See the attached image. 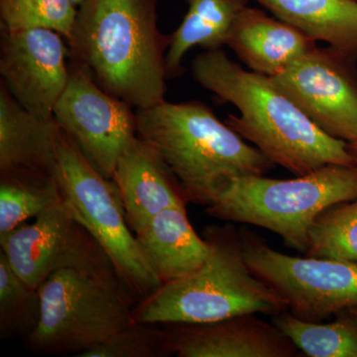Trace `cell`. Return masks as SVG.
<instances>
[{
    "instance_id": "obj_10",
    "label": "cell",
    "mask_w": 357,
    "mask_h": 357,
    "mask_svg": "<svg viewBox=\"0 0 357 357\" xmlns=\"http://www.w3.org/2000/svg\"><path fill=\"white\" fill-rule=\"evenodd\" d=\"M357 60L333 47H314L272 77L324 132L357 143Z\"/></svg>"
},
{
    "instance_id": "obj_14",
    "label": "cell",
    "mask_w": 357,
    "mask_h": 357,
    "mask_svg": "<svg viewBox=\"0 0 357 357\" xmlns=\"http://www.w3.org/2000/svg\"><path fill=\"white\" fill-rule=\"evenodd\" d=\"M112 180L134 234L166 208L189 203L172 171L138 136L119 157Z\"/></svg>"
},
{
    "instance_id": "obj_12",
    "label": "cell",
    "mask_w": 357,
    "mask_h": 357,
    "mask_svg": "<svg viewBox=\"0 0 357 357\" xmlns=\"http://www.w3.org/2000/svg\"><path fill=\"white\" fill-rule=\"evenodd\" d=\"M62 35L35 28L2 30L0 74L14 100L30 114L54 119V109L70 79Z\"/></svg>"
},
{
    "instance_id": "obj_4",
    "label": "cell",
    "mask_w": 357,
    "mask_h": 357,
    "mask_svg": "<svg viewBox=\"0 0 357 357\" xmlns=\"http://www.w3.org/2000/svg\"><path fill=\"white\" fill-rule=\"evenodd\" d=\"M203 234L210 249L206 261L192 273L162 284L142 298L134 306L133 324H204L288 311L286 301L249 268L241 230L211 225Z\"/></svg>"
},
{
    "instance_id": "obj_24",
    "label": "cell",
    "mask_w": 357,
    "mask_h": 357,
    "mask_svg": "<svg viewBox=\"0 0 357 357\" xmlns=\"http://www.w3.org/2000/svg\"><path fill=\"white\" fill-rule=\"evenodd\" d=\"M40 298L37 289L28 286L14 271L0 251V328L2 333H26L37 325Z\"/></svg>"
},
{
    "instance_id": "obj_11",
    "label": "cell",
    "mask_w": 357,
    "mask_h": 357,
    "mask_svg": "<svg viewBox=\"0 0 357 357\" xmlns=\"http://www.w3.org/2000/svg\"><path fill=\"white\" fill-rule=\"evenodd\" d=\"M0 245L16 274L37 290L51 274L64 268L114 266L63 202L41 213L31 225L0 236Z\"/></svg>"
},
{
    "instance_id": "obj_22",
    "label": "cell",
    "mask_w": 357,
    "mask_h": 357,
    "mask_svg": "<svg viewBox=\"0 0 357 357\" xmlns=\"http://www.w3.org/2000/svg\"><path fill=\"white\" fill-rule=\"evenodd\" d=\"M306 256L357 263V199L335 204L317 218Z\"/></svg>"
},
{
    "instance_id": "obj_26",
    "label": "cell",
    "mask_w": 357,
    "mask_h": 357,
    "mask_svg": "<svg viewBox=\"0 0 357 357\" xmlns=\"http://www.w3.org/2000/svg\"><path fill=\"white\" fill-rule=\"evenodd\" d=\"M347 149H349V153L354 159L357 166V143H347Z\"/></svg>"
},
{
    "instance_id": "obj_3",
    "label": "cell",
    "mask_w": 357,
    "mask_h": 357,
    "mask_svg": "<svg viewBox=\"0 0 357 357\" xmlns=\"http://www.w3.org/2000/svg\"><path fill=\"white\" fill-rule=\"evenodd\" d=\"M137 135L172 171L189 203L208 206L232 181L263 176L274 164L199 102H163L136 110Z\"/></svg>"
},
{
    "instance_id": "obj_21",
    "label": "cell",
    "mask_w": 357,
    "mask_h": 357,
    "mask_svg": "<svg viewBox=\"0 0 357 357\" xmlns=\"http://www.w3.org/2000/svg\"><path fill=\"white\" fill-rule=\"evenodd\" d=\"M273 324L302 354L310 357H357V319L347 311L328 324L305 321L282 312Z\"/></svg>"
},
{
    "instance_id": "obj_5",
    "label": "cell",
    "mask_w": 357,
    "mask_h": 357,
    "mask_svg": "<svg viewBox=\"0 0 357 357\" xmlns=\"http://www.w3.org/2000/svg\"><path fill=\"white\" fill-rule=\"evenodd\" d=\"M38 292V321L27 335L38 354H79L133 325L135 298L112 265L58 270Z\"/></svg>"
},
{
    "instance_id": "obj_27",
    "label": "cell",
    "mask_w": 357,
    "mask_h": 357,
    "mask_svg": "<svg viewBox=\"0 0 357 357\" xmlns=\"http://www.w3.org/2000/svg\"><path fill=\"white\" fill-rule=\"evenodd\" d=\"M347 311L357 319V307H352V309L347 310Z\"/></svg>"
},
{
    "instance_id": "obj_17",
    "label": "cell",
    "mask_w": 357,
    "mask_h": 357,
    "mask_svg": "<svg viewBox=\"0 0 357 357\" xmlns=\"http://www.w3.org/2000/svg\"><path fill=\"white\" fill-rule=\"evenodd\" d=\"M185 206L166 208L135 234L162 284L196 271L210 252L192 229Z\"/></svg>"
},
{
    "instance_id": "obj_7",
    "label": "cell",
    "mask_w": 357,
    "mask_h": 357,
    "mask_svg": "<svg viewBox=\"0 0 357 357\" xmlns=\"http://www.w3.org/2000/svg\"><path fill=\"white\" fill-rule=\"evenodd\" d=\"M54 177L70 215L107 253L133 297L142 299L161 287L162 281L129 227L114 181L98 173L62 130Z\"/></svg>"
},
{
    "instance_id": "obj_16",
    "label": "cell",
    "mask_w": 357,
    "mask_h": 357,
    "mask_svg": "<svg viewBox=\"0 0 357 357\" xmlns=\"http://www.w3.org/2000/svg\"><path fill=\"white\" fill-rule=\"evenodd\" d=\"M61 128L55 119L30 114L2 84L0 89V172L28 170L53 176Z\"/></svg>"
},
{
    "instance_id": "obj_18",
    "label": "cell",
    "mask_w": 357,
    "mask_h": 357,
    "mask_svg": "<svg viewBox=\"0 0 357 357\" xmlns=\"http://www.w3.org/2000/svg\"><path fill=\"white\" fill-rule=\"evenodd\" d=\"M275 17L357 60V0H255Z\"/></svg>"
},
{
    "instance_id": "obj_23",
    "label": "cell",
    "mask_w": 357,
    "mask_h": 357,
    "mask_svg": "<svg viewBox=\"0 0 357 357\" xmlns=\"http://www.w3.org/2000/svg\"><path fill=\"white\" fill-rule=\"evenodd\" d=\"M77 6L73 0H0L3 31L53 30L70 39L74 30Z\"/></svg>"
},
{
    "instance_id": "obj_20",
    "label": "cell",
    "mask_w": 357,
    "mask_h": 357,
    "mask_svg": "<svg viewBox=\"0 0 357 357\" xmlns=\"http://www.w3.org/2000/svg\"><path fill=\"white\" fill-rule=\"evenodd\" d=\"M0 173V236L63 202L53 176L28 170Z\"/></svg>"
},
{
    "instance_id": "obj_25",
    "label": "cell",
    "mask_w": 357,
    "mask_h": 357,
    "mask_svg": "<svg viewBox=\"0 0 357 357\" xmlns=\"http://www.w3.org/2000/svg\"><path fill=\"white\" fill-rule=\"evenodd\" d=\"M154 325L133 324L102 344L82 352L81 357H159L168 356L163 330Z\"/></svg>"
},
{
    "instance_id": "obj_13",
    "label": "cell",
    "mask_w": 357,
    "mask_h": 357,
    "mask_svg": "<svg viewBox=\"0 0 357 357\" xmlns=\"http://www.w3.org/2000/svg\"><path fill=\"white\" fill-rule=\"evenodd\" d=\"M168 356L296 357L300 349L272 323L256 314L204 324H163Z\"/></svg>"
},
{
    "instance_id": "obj_28",
    "label": "cell",
    "mask_w": 357,
    "mask_h": 357,
    "mask_svg": "<svg viewBox=\"0 0 357 357\" xmlns=\"http://www.w3.org/2000/svg\"><path fill=\"white\" fill-rule=\"evenodd\" d=\"M73 1H74V3L76 4L77 7H79L82 3H83L84 0H73Z\"/></svg>"
},
{
    "instance_id": "obj_8",
    "label": "cell",
    "mask_w": 357,
    "mask_h": 357,
    "mask_svg": "<svg viewBox=\"0 0 357 357\" xmlns=\"http://www.w3.org/2000/svg\"><path fill=\"white\" fill-rule=\"evenodd\" d=\"M241 236L251 271L286 301L294 316L321 321L357 307V263L284 255L248 229Z\"/></svg>"
},
{
    "instance_id": "obj_6",
    "label": "cell",
    "mask_w": 357,
    "mask_h": 357,
    "mask_svg": "<svg viewBox=\"0 0 357 357\" xmlns=\"http://www.w3.org/2000/svg\"><path fill=\"white\" fill-rule=\"evenodd\" d=\"M357 199V166L328 165L290 180L263 176L234 178L215 203L210 217L257 225L306 255L310 230L335 204Z\"/></svg>"
},
{
    "instance_id": "obj_15",
    "label": "cell",
    "mask_w": 357,
    "mask_h": 357,
    "mask_svg": "<svg viewBox=\"0 0 357 357\" xmlns=\"http://www.w3.org/2000/svg\"><path fill=\"white\" fill-rule=\"evenodd\" d=\"M227 45L252 72L275 77L317 47V41L261 9L246 6Z\"/></svg>"
},
{
    "instance_id": "obj_1",
    "label": "cell",
    "mask_w": 357,
    "mask_h": 357,
    "mask_svg": "<svg viewBox=\"0 0 357 357\" xmlns=\"http://www.w3.org/2000/svg\"><path fill=\"white\" fill-rule=\"evenodd\" d=\"M195 81L241 115L225 123L255 145L274 165L297 176L328 165L356 166L347 143L324 132L274 81L246 70L225 52L204 51L192 62Z\"/></svg>"
},
{
    "instance_id": "obj_9",
    "label": "cell",
    "mask_w": 357,
    "mask_h": 357,
    "mask_svg": "<svg viewBox=\"0 0 357 357\" xmlns=\"http://www.w3.org/2000/svg\"><path fill=\"white\" fill-rule=\"evenodd\" d=\"M54 119L89 163L110 180L119 157L138 136L132 107L105 91L86 67L75 62Z\"/></svg>"
},
{
    "instance_id": "obj_19",
    "label": "cell",
    "mask_w": 357,
    "mask_h": 357,
    "mask_svg": "<svg viewBox=\"0 0 357 357\" xmlns=\"http://www.w3.org/2000/svg\"><path fill=\"white\" fill-rule=\"evenodd\" d=\"M250 0H185L184 20L170 35L166 53L167 77L182 75V61L192 47L220 50L227 44L232 26Z\"/></svg>"
},
{
    "instance_id": "obj_2",
    "label": "cell",
    "mask_w": 357,
    "mask_h": 357,
    "mask_svg": "<svg viewBox=\"0 0 357 357\" xmlns=\"http://www.w3.org/2000/svg\"><path fill=\"white\" fill-rule=\"evenodd\" d=\"M68 43L73 61L131 107L165 100L170 35L160 32L157 0H84Z\"/></svg>"
}]
</instances>
